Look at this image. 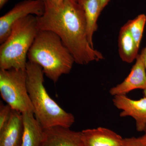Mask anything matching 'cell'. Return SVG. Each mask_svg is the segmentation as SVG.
<instances>
[{
	"label": "cell",
	"instance_id": "1",
	"mask_svg": "<svg viewBox=\"0 0 146 146\" xmlns=\"http://www.w3.org/2000/svg\"><path fill=\"white\" fill-rule=\"evenodd\" d=\"M44 1V13L36 16L39 30L49 31L57 35L79 65L104 59L101 53L89 44L84 12L77 1L65 0L60 5L55 6Z\"/></svg>",
	"mask_w": 146,
	"mask_h": 146
},
{
	"label": "cell",
	"instance_id": "2",
	"mask_svg": "<svg viewBox=\"0 0 146 146\" xmlns=\"http://www.w3.org/2000/svg\"><path fill=\"white\" fill-rule=\"evenodd\" d=\"M29 61L42 68L54 82L71 72L75 63L72 55L59 36L49 31L39 30L28 53Z\"/></svg>",
	"mask_w": 146,
	"mask_h": 146
},
{
	"label": "cell",
	"instance_id": "3",
	"mask_svg": "<svg viewBox=\"0 0 146 146\" xmlns=\"http://www.w3.org/2000/svg\"><path fill=\"white\" fill-rule=\"evenodd\" d=\"M26 72L28 92L36 120L44 128L56 126L70 127L75 122L74 117L62 109L48 94L44 86L42 68L28 61Z\"/></svg>",
	"mask_w": 146,
	"mask_h": 146
},
{
	"label": "cell",
	"instance_id": "4",
	"mask_svg": "<svg viewBox=\"0 0 146 146\" xmlns=\"http://www.w3.org/2000/svg\"><path fill=\"white\" fill-rule=\"evenodd\" d=\"M39 31L34 15L17 21L0 46V69L26 70L28 53Z\"/></svg>",
	"mask_w": 146,
	"mask_h": 146
},
{
	"label": "cell",
	"instance_id": "5",
	"mask_svg": "<svg viewBox=\"0 0 146 146\" xmlns=\"http://www.w3.org/2000/svg\"><path fill=\"white\" fill-rule=\"evenodd\" d=\"M27 77L26 70H0L1 96L12 109L22 114L33 113L28 92Z\"/></svg>",
	"mask_w": 146,
	"mask_h": 146
},
{
	"label": "cell",
	"instance_id": "6",
	"mask_svg": "<svg viewBox=\"0 0 146 146\" xmlns=\"http://www.w3.org/2000/svg\"><path fill=\"white\" fill-rule=\"evenodd\" d=\"M45 9L44 0H25L16 4L0 18L1 44L9 36L13 25L17 21L29 15L42 16Z\"/></svg>",
	"mask_w": 146,
	"mask_h": 146
},
{
	"label": "cell",
	"instance_id": "7",
	"mask_svg": "<svg viewBox=\"0 0 146 146\" xmlns=\"http://www.w3.org/2000/svg\"><path fill=\"white\" fill-rule=\"evenodd\" d=\"M114 106L121 110L120 116L131 117L136 121V129L144 131L146 127V97L138 100L129 98L126 95L114 96L112 100Z\"/></svg>",
	"mask_w": 146,
	"mask_h": 146
},
{
	"label": "cell",
	"instance_id": "8",
	"mask_svg": "<svg viewBox=\"0 0 146 146\" xmlns=\"http://www.w3.org/2000/svg\"><path fill=\"white\" fill-rule=\"evenodd\" d=\"M146 89V69L143 57L138 54L136 62L129 74L121 82L112 87L109 91L110 95L115 96L118 95H126L135 89Z\"/></svg>",
	"mask_w": 146,
	"mask_h": 146
},
{
	"label": "cell",
	"instance_id": "9",
	"mask_svg": "<svg viewBox=\"0 0 146 146\" xmlns=\"http://www.w3.org/2000/svg\"><path fill=\"white\" fill-rule=\"evenodd\" d=\"M41 146H84L81 131L60 126L44 128Z\"/></svg>",
	"mask_w": 146,
	"mask_h": 146
},
{
	"label": "cell",
	"instance_id": "10",
	"mask_svg": "<svg viewBox=\"0 0 146 146\" xmlns=\"http://www.w3.org/2000/svg\"><path fill=\"white\" fill-rule=\"evenodd\" d=\"M84 146H121L124 138L113 131L103 127L81 131Z\"/></svg>",
	"mask_w": 146,
	"mask_h": 146
},
{
	"label": "cell",
	"instance_id": "11",
	"mask_svg": "<svg viewBox=\"0 0 146 146\" xmlns=\"http://www.w3.org/2000/svg\"><path fill=\"white\" fill-rule=\"evenodd\" d=\"M23 115L13 110L10 120L0 130V146H21L23 135Z\"/></svg>",
	"mask_w": 146,
	"mask_h": 146
},
{
	"label": "cell",
	"instance_id": "12",
	"mask_svg": "<svg viewBox=\"0 0 146 146\" xmlns=\"http://www.w3.org/2000/svg\"><path fill=\"white\" fill-rule=\"evenodd\" d=\"M22 115L24 131L21 146H41L44 128L36 120L33 112Z\"/></svg>",
	"mask_w": 146,
	"mask_h": 146
},
{
	"label": "cell",
	"instance_id": "13",
	"mask_svg": "<svg viewBox=\"0 0 146 146\" xmlns=\"http://www.w3.org/2000/svg\"><path fill=\"white\" fill-rule=\"evenodd\" d=\"M85 15L88 41L92 48H94L93 36L98 29L97 21L102 12L101 0H78Z\"/></svg>",
	"mask_w": 146,
	"mask_h": 146
},
{
	"label": "cell",
	"instance_id": "14",
	"mask_svg": "<svg viewBox=\"0 0 146 146\" xmlns=\"http://www.w3.org/2000/svg\"><path fill=\"white\" fill-rule=\"evenodd\" d=\"M118 45L119 54L123 62L130 63L136 59L139 48L131 36L127 23L120 30Z\"/></svg>",
	"mask_w": 146,
	"mask_h": 146
},
{
	"label": "cell",
	"instance_id": "15",
	"mask_svg": "<svg viewBox=\"0 0 146 146\" xmlns=\"http://www.w3.org/2000/svg\"><path fill=\"white\" fill-rule=\"evenodd\" d=\"M146 22V16L144 14L138 15L127 23L131 36L139 48Z\"/></svg>",
	"mask_w": 146,
	"mask_h": 146
},
{
	"label": "cell",
	"instance_id": "16",
	"mask_svg": "<svg viewBox=\"0 0 146 146\" xmlns=\"http://www.w3.org/2000/svg\"><path fill=\"white\" fill-rule=\"evenodd\" d=\"M12 110L11 107L8 104H4L1 102L0 104V130L3 129L8 123Z\"/></svg>",
	"mask_w": 146,
	"mask_h": 146
},
{
	"label": "cell",
	"instance_id": "17",
	"mask_svg": "<svg viewBox=\"0 0 146 146\" xmlns=\"http://www.w3.org/2000/svg\"><path fill=\"white\" fill-rule=\"evenodd\" d=\"M121 146H143L139 138L131 137L124 138L123 142Z\"/></svg>",
	"mask_w": 146,
	"mask_h": 146
},
{
	"label": "cell",
	"instance_id": "18",
	"mask_svg": "<svg viewBox=\"0 0 146 146\" xmlns=\"http://www.w3.org/2000/svg\"><path fill=\"white\" fill-rule=\"evenodd\" d=\"M55 6H58L63 3L65 0H47Z\"/></svg>",
	"mask_w": 146,
	"mask_h": 146
},
{
	"label": "cell",
	"instance_id": "19",
	"mask_svg": "<svg viewBox=\"0 0 146 146\" xmlns=\"http://www.w3.org/2000/svg\"><path fill=\"white\" fill-rule=\"evenodd\" d=\"M110 0H101V9L102 11L104 9L108 4V3Z\"/></svg>",
	"mask_w": 146,
	"mask_h": 146
},
{
	"label": "cell",
	"instance_id": "20",
	"mask_svg": "<svg viewBox=\"0 0 146 146\" xmlns=\"http://www.w3.org/2000/svg\"><path fill=\"white\" fill-rule=\"evenodd\" d=\"M141 54L143 55V57L144 63H145V66L146 69V46L142 50Z\"/></svg>",
	"mask_w": 146,
	"mask_h": 146
},
{
	"label": "cell",
	"instance_id": "21",
	"mask_svg": "<svg viewBox=\"0 0 146 146\" xmlns=\"http://www.w3.org/2000/svg\"><path fill=\"white\" fill-rule=\"evenodd\" d=\"M139 138H140V141H141L143 145L146 146V136L144 135V136L139 137Z\"/></svg>",
	"mask_w": 146,
	"mask_h": 146
},
{
	"label": "cell",
	"instance_id": "22",
	"mask_svg": "<svg viewBox=\"0 0 146 146\" xmlns=\"http://www.w3.org/2000/svg\"><path fill=\"white\" fill-rule=\"evenodd\" d=\"M9 0H0V9H2Z\"/></svg>",
	"mask_w": 146,
	"mask_h": 146
},
{
	"label": "cell",
	"instance_id": "23",
	"mask_svg": "<svg viewBox=\"0 0 146 146\" xmlns=\"http://www.w3.org/2000/svg\"><path fill=\"white\" fill-rule=\"evenodd\" d=\"M143 94L144 97H146V89L143 90Z\"/></svg>",
	"mask_w": 146,
	"mask_h": 146
},
{
	"label": "cell",
	"instance_id": "24",
	"mask_svg": "<svg viewBox=\"0 0 146 146\" xmlns=\"http://www.w3.org/2000/svg\"><path fill=\"white\" fill-rule=\"evenodd\" d=\"M144 132H145V136H146V127L145 128V131H144Z\"/></svg>",
	"mask_w": 146,
	"mask_h": 146
},
{
	"label": "cell",
	"instance_id": "25",
	"mask_svg": "<svg viewBox=\"0 0 146 146\" xmlns=\"http://www.w3.org/2000/svg\"><path fill=\"white\" fill-rule=\"evenodd\" d=\"M76 1H77L78 0H76Z\"/></svg>",
	"mask_w": 146,
	"mask_h": 146
}]
</instances>
